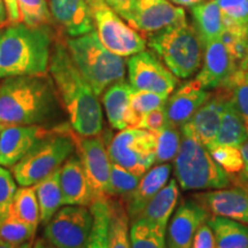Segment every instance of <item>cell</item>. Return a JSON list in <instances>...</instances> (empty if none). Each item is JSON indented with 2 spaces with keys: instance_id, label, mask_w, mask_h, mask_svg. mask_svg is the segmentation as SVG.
I'll return each mask as SVG.
<instances>
[{
  "instance_id": "cell-9",
  "label": "cell",
  "mask_w": 248,
  "mask_h": 248,
  "mask_svg": "<svg viewBox=\"0 0 248 248\" xmlns=\"http://www.w3.org/2000/svg\"><path fill=\"white\" fill-rule=\"evenodd\" d=\"M45 225L46 240L55 248H82L91 234L93 215L86 206L67 204Z\"/></svg>"
},
{
  "instance_id": "cell-28",
  "label": "cell",
  "mask_w": 248,
  "mask_h": 248,
  "mask_svg": "<svg viewBox=\"0 0 248 248\" xmlns=\"http://www.w3.org/2000/svg\"><path fill=\"white\" fill-rule=\"evenodd\" d=\"M108 248H132L130 240V219L123 200L109 199Z\"/></svg>"
},
{
  "instance_id": "cell-27",
  "label": "cell",
  "mask_w": 248,
  "mask_h": 248,
  "mask_svg": "<svg viewBox=\"0 0 248 248\" xmlns=\"http://www.w3.org/2000/svg\"><path fill=\"white\" fill-rule=\"evenodd\" d=\"M216 248H248V226L223 216L209 217Z\"/></svg>"
},
{
  "instance_id": "cell-18",
  "label": "cell",
  "mask_w": 248,
  "mask_h": 248,
  "mask_svg": "<svg viewBox=\"0 0 248 248\" xmlns=\"http://www.w3.org/2000/svg\"><path fill=\"white\" fill-rule=\"evenodd\" d=\"M210 95L212 93L201 88L195 79L184 83L167 99L164 105L167 124L181 128L192 119Z\"/></svg>"
},
{
  "instance_id": "cell-42",
  "label": "cell",
  "mask_w": 248,
  "mask_h": 248,
  "mask_svg": "<svg viewBox=\"0 0 248 248\" xmlns=\"http://www.w3.org/2000/svg\"><path fill=\"white\" fill-rule=\"evenodd\" d=\"M192 248H216L215 237L208 223H203L194 235Z\"/></svg>"
},
{
  "instance_id": "cell-36",
  "label": "cell",
  "mask_w": 248,
  "mask_h": 248,
  "mask_svg": "<svg viewBox=\"0 0 248 248\" xmlns=\"http://www.w3.org/2000/svg\"><path fill=\"white\" fill-rule=\"evenodd\" d=\"M140 176L135 175L116 163H110L108 197H126L137 187Z\"/></svg>"
},
{
  "instance_id": "cell-33",
  "label": "cell",
  "mask_w": 248,
  "mask_h": 248,
  "mask_svg": "<svg viewBox=\"0 0 248 248\" xmlns=\"http://www.w3.org/2000/svg\"><path fill=\"white\" fill-rule=\"evenodd\" d=\"M235 108L244 117L248 126V66H239L224 85Z\"/></svg>"
},
{
  "instance_id": "cell-30",
  "label": "cell",
  "mask_w": 248,
  "mask_h": 248,
  "mask_svg": "<svg viewBox=\"0 0 248 248\" xmlns=\"http://www.w3.org/2000/svg\"><path fill=\"white\" fill-rule=\"evenodd\" d=\"M11 206V204H9ZM37 229L18 218L8 208L0 217V243L8 245H21L32 240Z\"/></svg>"
},
{
  "instance_id": "cell-20",
  "label": "cell",
  "mask_w": 248,
  "mask_h": 248,
  "mask_svg": "<svg viewBox=\"0 0 248 248\" xmlns=\"http://www.w3.org/2000/svg\"><path fill=\"white\" fill-rule=\"evenodd\" d=\"M132 88L125 80L115 83L102 93V105L111 128L124 130L137 128L140 119L130 106Z\"/></svg>"
},
{
  "instance_id": "cell-26",
  "label": "cell",
  "mask_w": 248,
  "mask_h": 248,
  "mask_svg": "<svg viewBox=\"0 0 248 248\" xmlns=\"http://www.w3.org/2000/svg\"><path fill=\"white\" fill-rule=\"evenodd\" d=\"M32 186L39 204L40 222L46 224L63 206V197L60 186V168Z\"/></svg>"
},
{
  "instance_id": "cell-43",
  "label": "cell",
  "mask_w": 248,
  "mask_h": 248,
  "mask_svg": "<svg viewBox=\"0 0 248 248\" xmlns=\"http://www.w3.org/2000/svg\"><path fill=\"white\" fill-rule=\"evenodd\" d=\"M105 1L122 20L125 21L130 15L135 0H105Z\"/></svg>"
},
{
  "instance_id": "cell-39",
  "label": "cell",
  "mask_w": 248,
  "mask_h": 248,
  "mask_svg": "<svg viewBox=\"0 0 248 248\" xmlns=\"http://www.w3.org/2000/svg\"><path fill=\"white\" fill-rule=\"evenodd\" d=\"M167 99H168L167 95L157 94V93L154 92L132 90L131 98H130V106H131L133 113L139 119H141L145 114L157 109L160 107H163L166 105Z\"/></svg>"
},
{
  "instance_id": "cell-23",
  "label": "cell",
  "mask_w": 248,
  "mask_h": 248,
  "mask_svg": "<svg viewBox=\"0 0 248 248\" xmlns=\"http://www.w3.org/2000/svg\"><path fill=\"white\" fill-rule=\"evenodd\" d=\"M178 199L179 185L175 178H171L162 190L150 201V203L142 210L138 218L145 219L167 233L170 218L177 208Z\"/></svg>"
},
{
  "instance_id": "cell-46",
  "label": "cell",
  "mask_w": 248,
  "mask_h": 248,
  "mask_svg": "<svg viewBox=\"0 0 248 248\" xmlns=\"http://www.w3.org/2000/svg\"><path fill=\"white\" fill-rule=\"evenodd\" d=\"M173 5H177V6H186V7H191V6L199 4V2H202L203 0H170Z\"/></svg>"
},
{
  "instance_id": "cell-49",
  "label": "cell",
  "mask_w": 248,
  "mask_h": 248,
  "mask_svg": "<svg viewBox=\"0 0 248 248\" xmlns=\"http://www.w3.org/2000/svg\"><path fill=\"white\" fill-rule=\"evenodd\" d=\"M32 248H55L51 243L45 239H37L32 245Z\"/></svg>"
},
{
  "instance_id": "cell-22",
  "label": "cell",
  "mask_w": 248,
  "mask_h": 248,
  "mask_svg": "<svg viewBox=\"0 0 248 248\" xmlns=\"http://www.w3.org/2000/svg\"><path fill=\"white\" fill-rule=\"evenodd\" d=\"M226 99L228 93L225 90L216 89L208 100L195 111L192 119L188 121L197 137L207 148L212 146L215 141Z\"/></svg>"
},
{
  "instance_id": "cell-29",
  "label": "cell",
  "mask_w": 248,
  "mask_h": 248,
  "mask_svg": "<svg viewBox=\"0 0 248 248\" xmlns=\"http://www.w3.org/2000/svg\"><path fill=\"white\" fill-rule=\"evenodd\" d=\"M93 215L91 234L82 248H108V229H109V197L95 199L90 204Z\"/></svg>"
},
{
  "instance_id": "cell-6",
  "label": "cell",
  "mask_w": 248,
  "mask_h": 248,
  "mask_svg": "<svg viewBox=\"0 0 248 248\" xmlns=\"http://www.w3.org/2000/svg\"><path fill=\"white\" fill-rule=\"evenodd\" d=\"M147 44L177 78H190L200 70L204 45L194 26L187 22L148 36Z\"/></svg>"
},
{
  "instance_id": "cell-16",
  "label": "cell",
  "mask_w": 248,
  "mask_h": 248,
  "mask_svg": "<svg viewBox=\"0 0 248 248\" xmlns=\"http://www.w3.org/2000/svg\"><path fill=\"white\" fill-rule=\"evenodd\" d=\"M238 63L221 39L204 45L202 67L195 80L204 90H216L228 82L237 70Z\"/></svg>"
},
{
  "instance_id": "cell-24",
  "label": "cell",
  "mask_w": 248,
  "mask_h": 248,
  "mask_svg": "<svg viewBox=\"0 0 248 248\" xmlns=\"http://www.w3.org/2000/svg\"><path fill=\"white\" fill-rule=\"evenodd\" d=\"M194 28L199 33L203 45L221 38L225 27L219 6L216 0H206L190 7Z\"/></svg>"
},
{
  "instance_id": "cell-10",
  "label": "cell",
  "mask_w": 248,
  "mask_h": 248,
  "mask_svg": "<svg viewBox=\"0 0 248 248\" xmlns=\"http://www.w3.org/2000/svg\"><path fill=\"white\" fill-rule=\"evenodd\" d=\"M129 84L137 91L154 92L169 97L176 90L178 78L153 51L131 55L128 62Z\"/></svg>"
},
{
  "instance_id": "cell-51",
  "label": "cell",
  "mask_w": 248,
  "mask_h": 248,
  "mask_svg": "<svg viewBox=\"0 0 248 248\" xmlns=\"http://www.w3.org/2000/svg\"><path fill=\"white\" fill-rule=\"evenodd\" d=\"M4 126H5V124H1V123H0V131H1V130H2V128H4Z\"/></svg>"
},
{
  "instance_id": "cell-15",
  "label": "cell",
  "mask_w": 248,
  "mask_h": 248,
  "mask_svg": "<svg viewBox=\"0 0 248 248\" xmlns=\"http://www.w3.org/2000/svg\"><path fill=\"white\" fill-rule=\"evenodd\" d=\"M210 214L194 199L184 200L176 208L166 234L168 248H192L198 229L208 221Z\"/></svg>"
},
{
  "instance_id": "cell-32",
  "label": "cell",
  "mask_w": 248,
  "mask_h": 248,
  "mask_svg": "<svg viewBox=\"0 0 248 248\" xmlns=\"http://www.w3.org/2000/svg\"><path fill=\"white\" fill-rule=\"evenodd\" d=\"M166 234V232L141 218L136 219L130 225L132 248H168Z\"/></svg>"
},
{
  "instance_id": "cell-5",
  "label": "cell",
  "mask_w": 248,
  "mask_h": 248,
  "mask_svg": "<svg viewBox=\"0 0 248 248\" xmlns=\"http://www.w3.org/2000/svg\"><path fill=\"white\" fill-rule=\"evenodd\" d=\"M66 45L76 67L98 97H101L109 86L125 80L124 58L108 51L101 44L95 30L79 37L66 38Z\"/></svg>"
},
{
  "instance_id": "cell-44",
  "label": "cell",
  "mask_w": 248,
  "mask_h": 248,
  "mask_svg": "<svg viewBox=\"0 0 248 248\" xmlns=\"http://www.w3.org/2000/svg\"><path fill=\"white\" fill-rule=\"evenodd\" d=\"M4 1L6 5V9H7L9 24L21 23V15L20 12H18L16 0H4Z\"/></svg>"
},
{
  "instance_id": "cell-50",
  "label": "cell",
  "mask_w": 248,
  "mask_h": 248,
  "mask_svg": "<svg viewBox=\"0 0 248 248\" xmlns=\"http://www.w3.org/2000/svg\"><path fill=\"white\" fill-rule=\"evenodd\" d=\"M9 24V22H6V23H4V24H1V26H0V37H1V33H2V31H4V29L6 27H7Z\"/></svg>"
},
{
  "instance_id": "cell-1",
  "label": "cell",
  "mask_w": 248,
  "mask_h": 248,
  "mask_svg": "<svg viewBox=\"0 0 248 248\" xmlns=\"http://www.w3.org/2000/svg\"><path fill=\"white\" fill-rule=\"evenodd\" d=\"M63 36L55 31L48 68L51 79L74 131L82 137L98 136L104 124L99 97L76 67Z\"/></svg>"
},
{
  "instance_id": "cell-31",
  "label": "cell",
  "mask_w": 248,
  "mask_h": 248,
  "mask_svg": "<svg viewBox=\"0 0 248 248\" xmlns=\"http://www.w3.org/2000/svg\"><path fill=\"white\" fill-rule=\"evenodd\" d=\"M9 208L18 218L23 219L24 222L37 229L40 222V213L33 186H21L17 188Z\"/></svg>"
},
{
  "instance_id": "cell-17",
  "label": "cell",
  "mask_w": 248,
  "mask_h": 248,
  "mask_svg": "<svg viewBox=\"0 0 248 248\" xmlns=\"http://www.w3.org/2000/svg\"><path fill=\"white\" fill-rule=\"evenodd\" d=\"M48 7L55 29L69 38L95 29L86 0H48Z\"/></svg>"
},
{
  "instance_id": "cell-21",
  "label": "cell",
  "mask_w": 248,
  "mask_h": 248,
  "mask_svg": "<svg viewBox=\"0 0 248 248\" xmlns=\"http://www.w3.org/2000/svg\"><path fill=\"white\" fill-rule=\"evenodd\" d=\"M60 186L64 206L89 207L93 202L84 167L77 154L70 155L60 167Z\"/></svg>"
},
{
  "instance_id": "cell-35",
  "label": "cell",
  "mask_w": 248,
  "mask_h": 248,
  "mask_svg": "<svg viewBox=\"0 0 248 248\" xmlns=\"http://www.w3.org/2000/svg\"><path fill=\"white\" fill-rule=\"evenodd\" d=\"M156 133V146H155V164L168 163L177 156L181 147L182 133L178 128L167 124Z\"/></svg>"
},
{
  "instance_id": "cell-38",
  "label": "cell",
  "mask_w": 248,
  "mask_h": 248,
  "mask_svg": "<svg viewBox=\"0 0 248 248\" xmlns=\"http://www.w3.org/2000/svg\"><path fill=\"white\" fill-rule=\"evenodd\" d=\"M224 27H248V0H216Z\"/></svg>"
},
{
  "instance_id": "cell-37",
  "label": "cell",
  "mask_w": 248,
  "mask_h": 248,
  "mask_svg": "<svg viewBox=\"0 0 248 248\" xmlns=\"http://www.w3.org/2000/svg\"><path fill=\"white\" fill-rule=\"evenodd\" d=\"M209 153L221 168L229 175L235 176L244 169V160L239 147L229 145H212L208 147Z\"/></svg>"
},
{
  "instance_id": "cell-47",
  "label": "cell",
  "mask_w": 248,
  "mask_h": 248,
  "mask_svg": "<svg viewBox=\"0 0 248 248\" xmlns=\"http://www.w3.org/2000/svg\"><path fill=\"white\" fill-rule=\"evenodd\" d=\"M6 22H9L7 9H6V5H5L4 0H0V26Z\"/></svg>"
},
{
  "instance_id": "cell-41",
  "label": "cell",
  "mask_w": 248,
  "mask_h": 248,
  "mask_svg": "<svg viewBox=\"0 0 248 248\" xmlns=\"http://www.w3.org/2000/svg\"><path fill=\"white\" fill-rule=\"evenodd\" d=\"M167 125V117L166 111H164V106L157 108L145 114L140 119L137 128L150 130L152 132H157L161 129H163Z\"/></svg>"
},
{
  "instance_id": "cell-11",
  "label": "cell",
  "mask_w": 248,
  "mask_h": 248,
  "mask_svg": "<svg viewBox=\"0 0 248 248\" xmlns=\"http://www.w3.org/2000/svg\"><path fill=\"white\" fill-rule=\"evenodd\" d=\"M73 131V130H71ZM75 141V151L84 167L93 201L108 197L110 175V159L100 135L82 137L71 132Z\"/></svg>"
},
{
  "instance_id": "cell-45",
  "label": "cell",
  "mask_w": 248,
  "mask_h": 248,
  "mask_svg": "<svg viewBox=\"0 0 248 248\" xmlns=\"http://www.w3.org/2000/svg\"><path fill=\"white\" fill-rule=\"evenodd\" d=\"M240 151L244 160V169L241 171V176L244 181L248 183V140L240 147Z\"/></svg>"
},
{
  "instance_id": "cell-7",
  "label": "cell",
  "mask_w": 248,
  "mask_h": 248,
  "mask_svg": "<svg viewBox=\"0 0 248 248\" xmlns=\"http://www.w3.org/2000/svg\"><path fill=\"white\" fill-rule=\"evenodd\" d=\"M74 151L71 130L60 126L12 167V173L21 186H32L60 168Z\"/></svg>"
},
{
  "instance_id": "cell-48",
  "label": "cell",
  "mask_w": 248,
  "mask_h": 248,
  "mask_svg": "<svg viewBox=\"0 0 248 248\" xmlns=\"http://www.w3.org/2000/svg\"><path fill=\"white\" fill-rule=\"evenodd\" d=\"M32 245H33L32 240L21 245H8V244L0 243V248H32Z\"/></svg>"
},
{
  "instance_id": "cell-2",
  "label": "cell",
  "mask_w": 248,
  "mask_h": 248,
  "mask_svg": "<svg viewBox=\"0 0 248 248\" xmlns=\"http://www.w3.org/2000/svg\"><path fill=\"white\" fill-rule=\"evenodd\" d=\"M58 95L47 75L6 77L0 83V123L40 124L53 116Z\"/></svg>"
},
{
  "instance_id": "cell-13",
  "label": "cell",
  "mask_w": 248,
  "mask_h": 248,
  "mask_svg": "<svg viewBox=\"0 0 248 248\" xmlns=\"http://www.w3.org/2000/svg\"><path fill=\"white\" fill-rule=\"evenodd\" d=\"M57 129H47L39 124L5 125L0 131V166L5 168L14 167L40 140Z\"/></svg>"
},
{
  "instance_id": "cell-14",
  "label": "cell",
  "mask_w": 248,
  "mask_h": 248,
  "mask_svg": "<svg viewBox=\"0 0 248 248\" xmlns=\"http://www.w3.org/2000/svg\"><path fill=\"white\" fill-rule=\"evenodd\" d=\"M212 216H223L248 224V183H240L230 188L210 190L193 195Z\"/></svg>"
},
{
  "instance_id": "cell-19",
  "label": "cell",
  "mask_w": 248,
  "mask_h": 248,
  "mask_svg": "<svg viewBox=\"0 0 248 248\" xmlns=\"http://www.w3.org/2000/svg\"><path fill=\"white\" fill-rule=\"evenodd\" d=\"M171 166L169 163L156 164L141 176L137 187L126 197L122 198L130 222H135L146 208L150 201L169 182Z\"/></svg>"
},
{
  "instance_id": "cell-25",
  "label": "cell",
  "mask_w": 248,
  "mask_h": 248,
  "mask_svg": "<svg viewBox=\"0 0 248 248\" xmlns=\"http://www.w3.org/2000/svg\"><path fill=\"white\" fill-rule=\"evenodd\" d=\"M247 140V124L228 94L218 131L213 145H229L240 148Z\"/></svg>"
},
{
  "instance_id": "cell-40",
  "label": "cell",
  "mask_w": 248,
  "mask_h": 248,
  "mask_svg": "<svg viewBox=\"0 0 248 248\" xmlns=\"http://www.w3.org/2000/svg\"><path fill=\"white\" fill-rule=\"evenodd\" d=\"M16 190V181L13 173L0 166V217L8 210Z\"/></svg>"
},
{
  "instance_id": "cell-34",
  "label": "cell",
  "mask_w": 248,
  "mask_h": 248,
  "mask_svg": "<svg viewBox=\"0 0 248 248\" xmlns=\"http://www.w3.org/2000/svg\"><path fill=\"white\" fill-rule=\"evenodd\" d=\"M21 23L32 28H55L47 0H16Z\"/></svg>"
},
{
  "instance_id": "cell-4",
  "label": "cell",
  "mask_w": 248,
  "mask_h": 248,
  "mask_svg": "<svg viewBox=\"0 0 248 248\" xmlns=\"http://www.w3.org/2000/svg\"><path fill=\"white\" fill-rule=\"evenodd\" d=\"M181 147L175 157V176L182 190L202 191L228 187L231 184L230 175L213 159L190 123L181 126Z\"/></svg>"
},
{
  "instance_id": "cell-8",
  "label": "cell",
  "mask_w": 248,
  "mask_h": 248,
  "mask_svg": "<svg viewBox=\"0 0 248 248\" xmlns=\"http://www.w3.org/2000/svg\"><path fill=\"white\" fill-rule=\"evenodd\" d=\"M156 133L141 128L120 130L108 145L110 162L137 176L144 175L155 164Z\"/></svg>"
},
{
  "instance_id": "cell-12",
  "label": "cell",
  "mask_w": 248,
  "mask_h": 248,
  "mask_svg": "<svg viewBox=\"0 0 248 248\" xmlns=\"http://www.w3.org/2000/svg\"><path fill=\"white\" fill-rule=\"evenodd\" d=\"M125 22L140 35L148 37L187 21L185 9L170 0H135Z\"/></svg>"
},
{
  "instance_id": "cell-3",
  "label": "cell",
  "mask_w": 248,
  "mask_h": 248,
  "mask_svg": "<svg viewBox=\"0 0 248 248\" xmlns=\"http://www.w3.org/2000/svg\"><path fill=\"white\" fill-rule=\"evenodd\" d=\"M55 28L8 24L0 37V78L47 75Z\"/></svg>"
}]
</instances>
